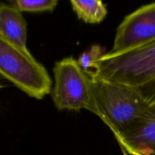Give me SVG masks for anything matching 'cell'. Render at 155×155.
Wrapping results in <instances>:
<instances>
[{
    "instance_id": "1",
    "label": "cell",
    "mask_w": 155,
    "mask_h": 155,
    "mask_svg": "<svg viewBox=\"0 0 155 155\" xmlns=\"http://www.w3.org/2000/svg\"><path fill=\"white\" fill-rule=\"evenodd\" d=\"M87 74L132 88L151 107L155 104V40L122 52H106Z\"/></svg>"
},
{
    "instance_id": "2",
    "label": "cell",
    "mask_w": 155,
    "mask_h": 155,
    "mask_svg": "<svg viewBox=\"0 0 155 155\" xmlns=\"http://www.w3.org/2000/svg\"><path fill=\"white\" fill-rule=\"evenodd\" d=\"M98 117L115 139L138 125L150 111L149 106L132 88L90 76Z\"/></svg>"
},
{
    "instance_id": "3",
    "label": "cell",
    "mask_w": 155,
    "mask_h": 155,
    "mask_svg": "<svg viewBox=\"0 0 155 155\" xmlns=\"http://www.w3.org/2000/svg\"><path fill=\"white\" fill-rule=\"evenodd\" d=\"M0 75L30 97L43 99L50 94L52 80L32 56L0 36Z\"/></svg>"
},
{
    "instance_id": "4",
    "label": "cell",
    "mask_w": 155,
    "mask_h": 155,
    "mask_svg": "<svg viewBox=\"0 0 155 155\" xmlns=\"http://www.w3.org/2000/svg\"><path fill=\"white\" fill-rule=\"evenodd\" d=\"M55 84L52 98L58 110L85 109L99 115L90 76L79 66L73 57L63 58L55 64Z\"/></svg>"
},
{
    "instance_id": "5",
    "label": "cell",
    "mask_w": 155,
    "mask_h": 155,
    "mask_svg": "<svg viewBox=\"0 0 155 155\" xmlns=\"http://www.w3.org/2000/svg\"><path fill=\"white\" fill-rule=\"evenodd\" d=\"M155 40V2L129 14L117 28L109 53H119Z\"/></svg>"
},
{
    "instance_id": "6",
    "label": "cell",
    "mask_w": 155,
    "mask_h": 155,
    "mask_svg": "<svg viewBox=\"0 0 155 155\" xmlns=\"http://www.w3.org/2000/svg\"><path fill=\"white\" fill-rule=\"evenodd\" d=\"M117 141L131 155H155V104L138 125Z\"/></svg>"
},
{
    "instance_id": "7",
    "label": "cell",
    "mask_w": 155,
    "mask_h": 155,
    "mask_svg": "<svg viewBox=\"0 0 155 155\" xmlns=\"http://www.w3.org/2000/svg\"><path fill=\"white\" fill-rule=\"evenodd\" d=\"M27 21L20 11L11 5L0 4V36L29 52L27 45Z\"/></svg>"
},
{
    "instance_id": "8",
    "label": "cell",
    "mask_w": 155,
    "mask_h": 155,
    "mask_svg": "<svg viewBox=\"0 0 155 155\" xmlns=\"http://www.w3.org/2000/svg\"><path fill=\"white\" fill-rule=\"evenodd\" d=\"M70 2L78 18L88 24H99L107 15L102 0H70Z\"/></svg>"
},
{
    "instance_id": "9",
    "label": "cell",
    "mask_w": 155,
    "mask_h": 155,
    "mask_svg": "<svg viewBox=\"0 0 155 155\" xmlns=\"http://www.w3.org/2000/svg\"><path fill=\"white\" fill-rule=\"evenodd\" d=\"M11 5L21 12H53L58 4V0H9Z\"/></svg>"
},
{
    "instance_id": "10",
    "label": "cell",
    "mask_w": 155,
    "mask_h": 155,
    "mask_svg": "<svg viewBox=\"0 0 155 155\" xmlns=\"http://www.w3.org/2000/svg\"><path fill=\"white\" fill-rule=\"evenodd\" d=\"M106 49L100 45H92L87 51H84L77 60L79 66L85 71L88 72L92 68V65L100 60L104 54H106Z\"/></svg>"
},
{
    "instance_id": "11",
    "label": "cell",
    "mask_w": 155,
    "mask_h": 155,
    "mask_svg": "<svg viewBox=\"0 0 155 155\" xmlns=\"http://www.w3.org/2000/svg\"><path fill=\"white\" fill-rule=\"evenodd\" d=\"M3 87H4V86H2V84H1V83H0V89H2V88H3Z\"/></svg>"
}]
</instances>
